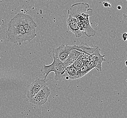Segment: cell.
<instances>
[{
	"label": "cell",
	"instance_id": "cell-1",
	"mask_svg": "<svg viewBox=\"0 0 127 118\" xmlns=\"http://www.w3.org/2000/svg\"><path fill=\"white\" fill-rule=\"evenodd\" d=\"M68 15L76 19L82 32L88 37L94 36L95 31L89 22V17L92 15L93 10L87 3H78L71 5L68 10Z\"/></svg>",
	"mask_w": 127,
	"mask_h": 118
},
{
	"label": "cell",
	"instance_id": "cell-2",
	"mask_svg": "<svg viewBox=\"0 0 127 118\" xmlns=\"http://www.w3.org/2000/svg\"><path fill=\"white\" fill-rule=\"evenodd\" d=\"M23 13H17L10 20L5 32L6 38L11 43L21 45L28 41L23 25Z\"/></svg>",
	"mask_w": 127,
	"mask_h": 118
},
{
	"label": "cell",
	"instance_id": "cell-3",
	"mask_svg": "<svg viewBox=\"0 0 127 118\" xmlns=\"http://www.w3.org/2000/svg\"><path fill=\"white\" fill-rule=\"evenodd\" d=\"M54 60L53 63L49 65L43 64L41 69L42 74L45 75L44 80H46L48 74L51 72L55 73L54 79L57 81H61L66 78V67L64 63L59 60L53 56Z\"/></svg>",
	"mask_w": 127,
	"mask_h": 118
},
{
	"label": "cell",
	"instance_id": "cell-4",
	"mask_svg": "<svg viewBox=\"0 0 127 118\" xmlns=\"http://www.w3.org/2000/svg\"><path fill=\"white\" fill-rule=\"evenodd\" d=\"M74 50H76L81 52V50L79 46H69L68 45H64L63 44L61 46H59L58 48H53V56L56 58L59 59V60L64 63L67 58L71 51Z\"/></svg>",
	"mask_w": 127,
	"mask_h": 118
},
{
	"label": "cell",
	"instance_id": "cell-5",
	"mask_svg": "<svg viewBox=\"0 0 127 118\" xmlns=\"http://www.w3.org/2000/svg\"><path fill=\"white\" fill-rule=\"evenodd\" d=\"M23 25L28 41L30 42L37 36L36 28L37 25L31 15L23 14Z\"/></svg>",
	"mask_w": 127,
	"mask_h": 118
},
{
	"label": "cell",
	"instance_id": "cell-6",
	"mask_svg": "<svg viewBox=\"0 0 127 118\" xmlns=\"http://www.w3.org/2000/svg\"><path fill=\"white\" fill-rule=\"evenodd\" d=\"M50 94V90L47 85H46L33 97L28 100L29 102L33 105H43L47 101Z\"/></svg>",
	"mask_w": 127,
	"mask_h": 118
},
{
	"label": "cell",
	"instance_id": "cell-7",
	"mask_svg": "<svg viewBox=\"0 0 127 118\" xmlns=\"http://www.w3.org/2000/svg\"><path fill=\"white\" fill-rule=\"evenodd\" d=\"M46 85L45 80L43 79L38 78L33 81L29 86L27 91L26 96L28 100L33 97Z\"/></svg>",
	"mask_w": 127,
	"mask_h": 118
},
{
	"label": "cell",
	"instance_id": "cell-8",
	"mask_svg": "<svg viewBox=\"0 0 127 118\" xmlns=\"http://www.w3.org/2000/svg\"><path fill=\"white\" fill-rule=\"evenodd\" d=\"M66 23L68 30L71 31L76 37L79 38L81 36L82 32L80 30L76 19L68 15V17L66 20Z\"/></svg>",
	"mask_w": 127,
	"mask_h": 118
},
{
	"label": "cell",
	"instance_id": "cell-9",
	"mask_svg": "<svg viewBox=\"0 0 127 118\" xmlns=\"http://www.w3.org/2000/svg\"><path fill=\"white\" fill-rule=\"evenodd\" d=\"M81 52H78L76 50L71 51L68 57L64 63L65 67L67 68L73 64L77 59L79 58Z\"/></svg>",
	"mask_w": 127,
	"mask_h": 118
},
{
	"label": "cell",
	"instance_id": "cell-10",
	"mask_svg": "<svg viewBox=\"0 0 127 118\" xmlns=\"http://www.w3.org/2000/svg\"><path fill=\"white\" fill-rule=\"evenodd\" d=\"M79 46L81 50V52L86 53L91 56L99 48V46H89L87 44L84 43H82Z\"/></svg>",
	"mask_w": 127,
	"mask_h": 118
},
{
	"label": "cell",
	"instance_id": "cell-11",
	"mask_svg": "<svg viewBox=\"0 0 127 118\" xmlns=\"http://www.w3.org/2000/svg\"><path fill=\"white\" fill-rule=\"evenodd\" d=\"M65 74L66 76V80H75L77 74V70L71 65L66 68Z\"/></svg>",
	"mask_w": 127,
	"mask_h": 118
},
{
	"label": "cell",
	"instance_id": "cell-12",
	"mask_svg": "<svg viewBox=\"0 0 127 118\" xmlns=\"http://www.w3.org/2000/svg\"><path fill=\"white\" fill-rule=\"evenodd\" d=\"M91 70L88 69L86 65L84 64L81 69L77 70V74L75 78V80L80 79L87 74Z\"/></svg>",
	"mask_w": 127,
	"mask_h": 118
},
{
	"label": "cell",
	"instance_id": "cell-13",
	"mask_svg": "<svg viewBox=\"0 0 127 118\" xmlns=\"http://www.w3.org/2000/svg\"><path fill=\"white\" fill-rule=\"evenodd\" d=\"M84 65V62L79 58L72 64V65L76 70H78V69H81Z\"/></svg>",
	"mask_w": 127,
	"mask_h": 118
},
{
	"label": "cell",
	"instance_id": "cell-14",
	"mask_svg": "<svg viewBox=\"0 0 127 118\" xmlns=\"http://www.w3.org/2000/svg\"><path fill=\"white\" fill-rule=\"evenodd\" d=\"M103 5H104V6L105 7H111V4L107 1H104L103 2Z\"/></svg>",
	"mask_w": 127,
	"mask_h": 118
},
{
	"label": "cell",
	"instance_id": "cell-15",
	"mask_svg": "<svg viewBox=\"0 0 127 118\" xmlns=\"http://www.w3.org/2000/svg\"><path fill=\"white\" fill-rule=\"evenodd\" d=\"M122 38L124 41H126L127 40V33H124L122 35Z\"/></svg>",
	"mask_w": 127,
	"mask_h": 118
},
{
	"label": "cell",
	"instance_id": "cell-16",
	"mask_svg": "<svg viewBox=\"0 0 127 118\" xmlns=\"http://www.w3.org/2000/svg\"><path fill=\"white\" fill-rule=\"evenodd\" d=\"M123 16H124V21L125 22V23L127 24V15H125V14H124L123 15Z\"/></svg>",
	"mask_w": 127,
	"mask_h": 118
},
{
	"label": "cell",
	"instance_id": "cell-17",
	"mask_svg": "<svg viewBox=\"0 0 127 118\" xmlns=\"http://www.w3.org/2000/svg\"><path fill=\"white\" fill-rule=\"evenodd\" d=\"M117 9H118V10H120L122 9V6H121V5H118V6H117Z\"/></svg>",
	"mask_w": 127,
	"mask_h": 118
},
{
	"label": "cell",
	"instance_id": "cell-18",
	"mask_svg": "<svg viewBox=\"0 0 127 118\" xmlns=\"http://www.w3.org/2000/svg\"><path fill=\"white\" fill-rule=\"evenodd\" d=\"M125 65H126V66L127 67V60L125 61Z\"/></svg>",
	"mask_w": 127,
	"mask_h": 118
},
{
	"label": "cell",
	"instance_id": "cell-19",
	"mask_svg": "<svg viewBox=\"0 0 127 118\" xmlns=\"http://www.w3.org/2000/svg\"></svg>",
	"mask_w": 127,
	"mask_h": 118
}]
</instances>
